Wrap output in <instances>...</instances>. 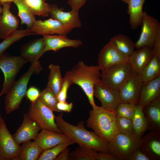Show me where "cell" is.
<instances>
[{
  "instance_id": "obj_1",
  "label": "cell",
  "mask_w": 160,
  "mask_h": 160,
  "mask_svg": "<svg viewBox=\"0 0 160 160\" xmlns=\"http://www.w3.org/2000/svg\"><path fill=\"white\" fill-rule=\"evenodd\" d=\"M63 116V113H61L55 116L57 126L74 143L92 148L99 152L109 153L108 143L94 132L87 130L84 126L83 121H80L76 125H74L65 121Z\"/></svg>"
},
{
  "instance_id": "obj_2",
  "label": "cell",
  "mask_w": 160,
  "mask_h": 160,
  "mask_svg": "<svg viewBox=\"0 0 160 160\" xmlns=\"http://www.w3.org/2000/svg\"><path fill=\"white\" fill-rule=\"evenodd\" d=\"M89 113L86 121L87 127L108 143L119 133L114 111L97 106L90 110Z\"/></svg>"
},
{
  "instance_id": "obj_3",
  "label": "cell",
  "mask_w": 160,
  "mask_h": 160,
  "mask_svg": "<svg viewBox=\"0 0 160 160\" xmlns=\"http://www.w3.org/2000/svg\"><path fill=\"white\" fill-rule=\"evenodd\" d=\"M68 71L73 84L78 85L81 88L92 108L97 107L94 98L93 89L101 80V71L98 66L87 65L83 61L80 60Z\"/></svg>"
},
{
  "instance_id": "obj_4",
  "label": "cell",
  "mask_w": 160,
  "mask_h": 160,
  "mask_svg": "<svg viewBox=\"0 0 160 160\" xmlns=\"http://www.w3.org/2000/svg\"><path fill=\"white\" fill-rule=\"evenodd\" d=\"M42 68L40 61L31 64L28 70L16 81L7 93L5 99L4 108L8 114L18 109L27 90L30 79L33 74H39Z\"/></svg>"
},
{
  "instance_id": "obj_5",
  "label": "cell",
  "mask_w": 160,
  "mask_h": 160,
  "mask_svg": "<svg viewBox=\"0 0 160 160\" xmlns=\"http://www.w3.org/2000/svg\"><path fill=\"white\" fill-rule=\"evenodd\" d=\"M28 62L27 60L20 55L12 56L4 53L0 56V69L4 77L0 97L6 94L11 88L19 72Z\"/></svg>"
},
{
  "instance_id": "obj_6",
  "label": "cell",
  "mask_w": 160,
  "mask_h": 160,
  "mask_svg": "<svg viewBox=\"0 0 160 160\" xmlns=\"http://www.w3.org/2000/svg\"><path fill=\"white\" fill-rule=\"evenodd\" d=\"M140 138L134 133H119L108 143L109 153L117 160H129L133 152L139 147Z\"/></svg>"
},
{
  "instance_id": "obj_7",
  "label": "cell",
  "mask_w": 160,
  "mask_h": 160,
  "mask_svg": "<svg viewBox=\"0 0 160 160\" xmlns=\"http://www.w3.org/2000/svg\"><path fill=\"white\" fill-rule=\"evenodd\" d=\"M52 110L45 105L39 98L31 102L27 113L38 124L42 129L57 133H63L58 128L55 121V116Z\"/></svg>"
},
{
  "instance_id": "obj_8",
  "label": "cell",
  "mask_w": 160,
  "mask_h": 160,
  "mask_svg": "<svg viewBox=\"0 0 160 160\" xmlns=\"http://www.w3.org/2000/svg\"><path fill=\"white\" fill-rule=\"evenodd\" d=\"M132 72L131 66L128 62L113 65L101 71V80L107 87L118 91Z\"/></svg>"
},
{
  "instance_id": "obj_9",
  "label": "cell",
  "mask_w": 160,
  "mask_h": 160,
  "mask_svg": "<svg viewBox=\"0 0 160 160\" xmlns=\"http://www.w3.org/2000/svg\"><path fill=\"white\" fill-rule=\"evenodd\" d=\"M21 150L3 118L0 123V160H19Z\"/></svg>"
},
{
  "instance_id": "obj_10",
  "label": "cell",
  "mask_w": 160,
  "mask_h": 160,
  "mask_svg": "<svg viewBox=\"0 0 160 160\" xmlns=\"http://www.w3.org/2000/svg\"><path fill=\"white\" fill-rule=\"evenodd\" d=\"M141 25L140 35L135 43V47L137 49L147 47L152 49L157 33L160 29V23L156 18L143 12Z\"/></svg>"
},
{
  "instance_id": "obj_11",
  "label": "cell",
  "mask_w": 160,
  "mask_h": 160,
  "mask_svg": "<svg viewBox=\"0 0 160 160\" xmlns=\"http://www.w3.org/2000/svg\"><path fill=\"white\" fill-rule=\"evenodd\" d=\"M143 85L140 74L132 72L118 90L122 103L137 105Z\"/></svg>"
},
{
  "instance_id": "obj_12",
  "label": "cell",
  "mask_w": 160,
  "mask_h": 160,
  "mask_svg": "<svg viewBox=\"0 0 160 160\" xmlns=\"http://www.w3.org/2000/svg\"><path fill=\"white\" fill-rule=\"evenodd\" d=\"M128 57L119 51L110 42L100 50L98 55V66L100 71L113 65L128 62Z\"/></svg>"
},
{
  "instance_id": "obj_13",
  "label": "cell",
  "mask_w": 160,
  "mask_h": 160,
  "mask_svg": "<svg viewBox=\"0 0 160 160\" xmlns=\"http://www.w3.org/2000/svg\"><path fill=\"white\" fill-rule=\"evenodd\" d=\"M74 28L72 26L51 18L43 21L36 20L31 29L36 34L42 36L53 34L67 36Z\"/></svg>"
},
{
  "instance_id": "obj_14",
  "label": "cell",
  "mask_w": 160,
  "mask_h": 160,
  "mask_svg": "<svg viewBox=\"0 0 160 160\" xmlns=\"http://www.w3.org/2000/svg\"><path fill=\"white\" fill-rule=\"evenodd\" d=\"M93 96L100 101L102 107L110 111H114L122 103L118 91L107 87L101 80L95 85Z\"/></svg>"
},
{
  "instance_id": "obj_15",
  "label": "cell",
  "mask_w": 160,
  "mask_h": 160,
  "mask_svg": "<svg viewBox=\"0 0 160 160\" xmlns=\"http://www.w3.org/2000/svg\"><path fill=\"white\" fill-rule=\"evenodd\" d=\"M41 130V128L37 122L25 113L21 125L12 136L16 142L20 145L24 142L34 140Z\"/></svg>"
},
{
  "instance_id": "obj_16",
  "label": "cell",
  "mask_w": 160,
  "mask_h": 160,
  "mask_svg": "<svg viewBox=\"0 0 160 160\" xmlns=\"http://www.w3.org/2000/svg\"><path fill=\"white\" fill-rule=\"evenodd\" d=\"M139 148L151 160H160V132H151L140 138Z\"/></svg>"
},
{
  "instance_id": "obj_17",
  "label": "cell",
  "mask_w": 160,
  "mask_h": 160,
  "mask_svg": "<svg viewBox=\"0 0 160 160\" xmlns=\"http://www.w3.org/2000/svg\"><path fill=\"white\" fill-rule=\"evenodd\" d=\"M33 140L43 151L72 140L64 133H57L44 129H41Z\"/></svg>"
},
{
  "instance_id": "obj_18",
  "label": "cell",
  "mask_w": 160,
  "mask_h": 160,
  "mask_svg": "<svg viewBox=\"0 0 160 160\" xmlns=\"http://www.w3.org/2000/svg\"><path fill=\"white\" fill-rule=\"evenodd\" d=\"M43 36L45 44L44 53L51 50L56 52L66 47L77 48L82 44L81 40L70 39L65 35H46Z\"/></svg>"
},
{
  "instance_id": "obj_19",
  "label": "cell",
  "mask_w": 160,
  "mask_h": 160,
  "mask_svg": "<svg viewBox=\"0 0 160 160\" xmlns=\"http://www.w3.org/2000/svg\"><path fill=\"white\" fill-rule=\"evenodd\" d=\"M45 47L43 38L33 39L21 47L20 55L31 64H33L38 62L44 53Z\"/></svg>"
},
{
  "instance_id": "obj_20",
  "label": "cell",
  "mask_w": 160,
  "mask_h": 160,
  "mask_svg": "<svg viewBox=\"0 0 160 160\" xmlns=\"http://www.w3.org/2000/svg\"><path fill=\"white\" fill-rule=\"evenodd\" d=\"M2 6V12L0 16V39H4L17 29L19 20L10 10L11 4Z\"/></svg>"
},
{
  "instance_id": "obj_21",
  "label": "cell",
  "mask_w": 160,
  "mask_h": 160,
  "mask_svg": "<svg viewBox=\"0 0 160 160\" xmlns=\"http://www.w3.org/2000/svg\"><path fill=\"white\" fill-rule=\"evenodd\" d=\"M49 15L51 18L74 28H80L82 26L78 11L71 10L65 12L63 8H59L57 5L52 4L50 5Z\"/></svg>"
},
{
  "instance_id": "obj_22",
  "label": "cell",
  "mask_w": 160,
  "mask_h": 160,
  "mask_svg": "<svg viewBox=\"0 0 160 160\" xmlns=\"http://www.w3.org/2000/svg\"><path fill=\"white\" fill-rule=\"evenodd\" d=\"M160 96V75L143 84L141 88L138 105L142 108Z\"/></svg>"
},
{
  "instance_id": "obj_23",
  "label": "cell",
  "mask_w": 160,
  "mask_h": 160,
  "mask_svg": "<svg viewBox=\"0 0 160 160\" xmlns=\"http://www.w3.org/2000/svg\"><path fill=\"white\" fill-rule=\"evenodd\" d=\"M147 120L148 130L160 132V96L143 108Z\"/></svg>"
},
{
  "instance_id": "obj_24",
  "label": "cell",
  "mask_w": 160,
  "mask_h": 160,
  "mask_svg": "<svg viewBox=\"0 0 160 160\" xmlns=\"http://www.w3.org/2000/svg\"><path fill=\"white\" fill-rule=\"evenodd\" d=\"M153 56L152 49L143 47L134 51L128 57V62L130 64L132 71L140 74Z\"/></svg>"
},
{
  "instance_id": "obj_25",
  "label": "cell",
  "mask_w": 160,
  "mask_h": 160,
  "mask_svg": "<svg viewBox=\"0 0 160 160\" xmlns=\"http://www.w3.org/2000/svg\"><path fill=\"white\" fill-rule=\"evenodd\" d=\"M145 0H129L127 13L129 16V23L132 29L141 25L143 11V8Z\"/></svg>"
},
{
  "instance_id": "obj_26",
  "label": "cell",
  "mask_w": 160,
  "mask_h": 160,
  "mask_svg": "<svg viewBox=\"0 0 160 160\" xmlns=\"http://www.w3.org/2000/svg\"><path fill=\"white\" fill-rule=\"evenodd\" d=\"M109 42L119 51L128 57L135 47V43L128 37L122 34L114 36L111 39Z\"/></svg>"
},
{
  "instance_id": "obj_27",
  "label": "cell",
  "mask_w": 160,
  "mask_h": 160,
  "mask_svg": "<svg viewBox=\"0 0 160 160\" xmlns=\"http://www.w3.org/2000/svg\"><path fill=\"white\" fill-rule=\"evenodd\" d=\"M133 133L141 137L148 130V123L143 112V108L136 105L132 119Z\"/></svg>"
},
{
  "instance_id": "obj_28",
  "label": "cell",
  "mask_w": 160,
  "mask_h": 160,
  "mask_svg": "<svg viewBox=\"0 0 160 160\" xmlns=\"http://www.w3.org/2000/svg\"><path fill=\"white\" fill-rule=\"evenodd\" d=\"M49 73L48 87L57 96L60 90L63 81L61 70L59 65L50 64L48 66Z\"/></svg>"
},
{
  "instance_id": "obj_29",
  "label": "cell",
  "mask_w": 160,
  "mask_h": 160,
  "mask_svg": "<svg viewBox=\"0 0 160 160\" xmlns=\"http://www.w3.org/2000/svg\"><path fill=\"white\" fill-rule=\"evenodd\" d=\"M160 75V59L157 56L153 55L140 73L143 84L153 79Z\"/></svg>"
},
{
  "instance_id": "obj_30",
  "label": "cell",
  "mask_w": 160,
  "mask_h": 160,
  "mask_svg": "<svg viewBox=\"0 0 160 160\" xmlns=\"http://www.w3.org/2000/svg\"><path fill=\"white\" fill-rule=\"evenodd\" d=\"M19 160H38L43 150L35 142L29 140L22 143Z\"/></svg>"
},
{
  "instance_id": "obj_31",
  "label": "cell",
  "mask_w": 160,
  "mask_h": 160,
  "mask_svg": "<svg viewBox=\"0 0 160 160\" xmlns=\"http://www.w3.org/2000/svg\"><path fill=\"white\" fill-rule=\"evenodd\" d=\"M13 2L17 7L18 16L20 19L21 24H25L27 26V28L31 29L36 20L35 15L23 0H16Z\"/></svg>"
},
{
  "instance_id": "obj_32",
  "label": "cell",
  "mask_w": 160,
  "mask_h": 160,
  "mask_svg": "<svg viewBox=\"0 0 160 160\" xmlns=\"http://www.w3.org/2000/svg\"><path fill=\"white\" fill-rule=\"evenodd\" d=\"M36 35L31 29L16 30L0 43V56L13 44L26 36Z\"/></svg>"
},
{
  "instance_id": "obj_33",
  "label": "cell",
  "mask_w": 160,
  "mask_h": 160,
  "mask_svg": "<svg viewBox=\"0 0 160 160\" xmlns=\"http://www.w3.org/2000/svg\"><path fill=\"white\" fill-rule=\"evenodd\" d=\"M97 151L92 148L79 145L70 152L68 160H97Z\"/></svg>"
},
{
  "instance_id": "obj_34",
  "label": "cell",
  "mask_w": 160,
  "mask_h": 160,
  "mask_svg": "<svg viewBox=\"0 0 160 160\" xmlns=\"http://www.w3.org/2000/svg\"><path fill=\"white\" fill-rule=\"evenodd\" d=\"M25 4L35 16L48 17L49 16L50 5L45 0H23Z\"/></svg>"
},
{
  "instance_id": "obj_35",
  "label": "cell",
  "mask_w": 160,
  "mask_h": 160,
  "mask_svg": "<svg viewBox=\"0 0 160 160\" xmlns=\"http://www.w3.org/2000/svg\"><path fill=\"white\" fill-rule=\"evenodd\" d=\"M72 140L59 144L48 149L43 150L38 160H55L60 153L69 145L73 144Z\"/></svg>"
},
{
  "instance_id": "obj_36",
  "label": "cell",
  "mask_w": 160,
  "mask_h": 160,
  "mask_svg": "<svg viewBox=\"0 0 160 160\" xmlns=\"http://www.w3.org/2000/svg\"><path fill=\"white\" fill-rule=\"evenodd\" d=\"M39 98L45 105L53 111L60 112L57 108L58 101L57 97L47 87L40 92Z\"/></svg>"
},
{
  "instance_id": "obj_37",
  "label": "cell",
  "mask_w": 160,
  "mask_h": 160,
  "mask_svg": "<svg viewBox=\"0 0 160 160\" xmlns=\"http://www.w3.org/2000/svg\"><path fill=\"white\" fill-rule=\"evenodd\" d=\"M135 105L132 103H121L114 111L116 117L132 120L135 113Z\"/></svg>"
},
{
  "instance_id": "obj_38",
  "label": "cell",
  "mask_w": 160,
  "mask_h": 160,
  "mask_svg": "<svg viewBox=\"0 0 160 160\" xmlns=\"http://www.w3.org/2000/svg\"><path fill=\"white\" fill-rule=\"evenodd\" d=\"M73 84L70 76L69 71H67L66 72L64 77L63 78L61 88L57 96L58 102H66L68 89Z\"/></svg>"
},
{
  "instance_id": "obj_39",
  "label": "cell",
  "mask_w": 160,
  "mask_h": 160,
  "mask_svg": "<svg viewBox=\"0 0 160 160\" xmlns=\"http://www.w3.org/2000/svg\"><path fill=\"white\" fill-rule=\"evenodd\" d=\"M117 121L119 133L126 135L133 133L132 120L117 117Z\"/></svg>"
},
{
  "instance_id": "obj_40",
  "label": "cell",
  "mask_w": 160,
  "mask_h": 160,
  "mask_svg": "<svg viewBox=\"0 0 160 160\" xmlns=\"http://www.w3.org/2000/svg\"><path fill=\"white\" fill-rule=\"evenodd\" d=\"M40 93L38 88L34 86H31L27 89L25 96L31 102H34L39 98Z\"/></svg>"
},
{
  "instance_id": "obj_41",
  "label": "cell",
  "mask_w": 160,
  "mask_h": 160,
  "mask_svg": "<svg viewBox=\"0 0 160 160\" xmlns=\"http://www.w3.org/2000/svg\"><path fill=\"white\" fill-rule=\"evenodd\" d=\"M129 160H151V159L138 147L133 152Z\"/></svg>"
},
{
  "instance_id": "obj_42",
  "label": "cell",
  "mask_w": 160,
  "mask_h": 160,
  "mask_svg": "<svg viewBox=\"0 0 160 160\" xmlns=\"http://www.w3.org/2000/svg\"><path fill=\"white\" fill-rule=\"evenodd\" d=\"M152 51L153 55L157 56L160 59V29L156 35Z\"/></svg>"
},
{
  "instance_id": "obj_43",
  "label": "cell",
  "mask_w": 160,
  "mask_h": 160,
  "mask_svg": "<svg viewBox=\"0 0 160 160\" xmlns=\"http://www.w3.org/2000/svg\"><path fill=\"white\" fill-rule=\"evenodd\" d=\"M87 0H68V3L71 10L79 12L80 9L86 3Z\"/></svg>"
},
{
  "instance_id": "obj_44",
  "label": "cell",
  "mask_w": 160,
  "mask_h": 160,
  "mask_svg": "<svg viewBox=\"0 0 160 160\" xmlns=\"http://www.w3.org/2000/svg\"><path fill=\"white\" fill-rule=\"evenodd\" d=\"M57 106V109L60 112L64 111L69 113L72 111L73 105L72 103H67L66 102H58Z\"/></svg>"
},
{
  "instance_id": "obj_45",
  "label": "cell",
  "mask_w": 160,
  "mask_h": 160,
  "mask_svg": "<svg viewBox=\"0 0 160 160\" xmlns=\"http://www.w3.org/2000/svg\"><path fill=\"white\" fill-rule=\"evenodd\" d=\"M97 160H117L113 155L103 152L98 153Z\"/></svg>"
},
{
  "instance_id": "obj_46",
  "label": "cell",
  "mask_w": 160,
  "mask_h": 160,
  "mask_svg": "<svg viewBox=\"0 0 160 160\" xmlns=\"http://www.w3.org/2000/svg\"><path fill=\"white\" fill-rule=\"evenodd\" d=\"M70 152V149L68 147L60 153L55 160H68Z\"/></svg>"
},
{
  "instance_id": "obj_47",
  "label": "cell",
  "mask_w": 160,
  "mask_h": 160,
  "mask_svg": "<svg viewBox=\"0 0 160 160\" xmlns=\"http://www.w3.org/2000/svg\"><path fill=\"white\" fill-rule=\"evenodd\" d=\"M16 0H0V5H3L5 4H11L12 2Z\"/></svg>"
},
{
  "instance_id": "obj_48",
  "label": "cell",
  "mask_w": 160,
  "mask_h": 160,
  "mask_svg": "<svg viewBox=\"0 0 160 160\" xmlns=\"http://www.w3.org/2000/svg\"><path fill=\"white\" fill-rule=\"evenodd\" d=\"M3 11V7L0 5V16L1 15Z\"/></svg>"
},
{
  "instance_id": "obj_49",
  "label": "cell",
  "mask_w": 160,
  "mask_h": 160,
  "mask_svg": "<svg viewBox=\"0 0 160 160\" xmlns=\"http://www.w3.org/2000/svg\"><path fill=\"white\" fill-rule=\"evenodd\" d=\"M122 0L123 1L124 3L127 4L129 2V0Z\"/></svg>"
},
{
  "instance_id": "obj_50",
  "label": "cell",
  "mask_w": 160,
  "mask_h": 160,
  "mask_svg": "<svg viewBox=\"0 0 160 160\" xmlns=\"http://www.w3.org/2000/svg\"><path fill=\"white\" fill-rule=\"evenodd\" d=\"M3 119V118L1 116V114L0 113V123L1 122V121L2 119Z\"/></svg>"
}]
</instances>
